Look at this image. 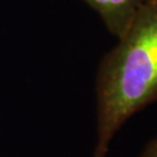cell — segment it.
<instances>
[{
  "instance_id": "obj_1",
  "label": "cell",
  "mask_w": 157,
  "mask_h": 157,
  "mask_svg": "<svg viewBox=\"0 0 157 157\" xmlns=\"http://www.w3.org/2000/svg\"><path fill=\"white\" fill-rule=\"evenodd\" d=\"M98 142L94 157H106L122 124L157 97V0L142 6L120 43L104 59L98 84Z\"/></svg>"
},
{
  "instance_id": "obj_2",
  "label": "cell",
  "mask_w": 157,
  "mask_h": 157,
  "mask_svg": "<svg viewBox=\"0 0 157 157\" xmlns=\"http://www.w3.org/2000/svg\"><path fill=\"white\" fill-rule=\"evenodd\" d=\"M104 20L113 34L121 37L148 0H83Z\"/></svg>"
},
{
  "instance_id": "obj_3",
  "label": "cell",
  "mask_w": 157,
  "mask_h": 157,
  "mask_svg": "<svg viewBox=\"0 0 157 157\" xmlns=\"http://www.w3.org/2000/svg\"><path fill=\"white\" fill-rule=\"evenodd\" d=\"M144 157H157V143L149 148V150L146 152Z\"/></svg>"
}]
</instances>
